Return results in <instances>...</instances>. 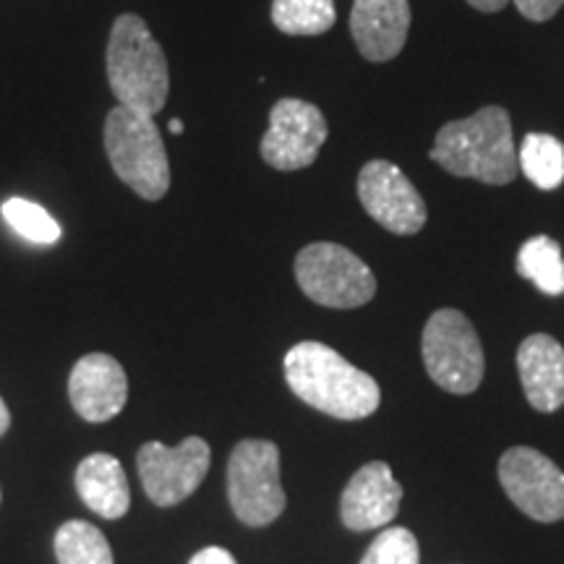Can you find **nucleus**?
I'll use <instances>...</instances> for the list:
<instances>
[{"label":"nucleus","mask_w":564,"mask_h":564,"mask_svg":"<svg viewBox=\"0 0 564 564\" xmlns=\"http://www.w3.org/2000/svg\"><path fill=\"white\" fill-rule=\"evenodd\" d=\"M423 364L434 384L453 394H470L484 379V348L476 327L457 308H440L423 327Z\"/></svg>","instance_id":"nucleus-5"},{"label":"nucleus","mask_w":564,"mask_h":564,"mask_svg":"<svg viewBox=\"0 0 564 564\" xmlns=\"http://www.w3.org/2000/svg\"><path fill=\"white\" fill-rule=\"evenodd\" d=\"M411 30L408 0H356L350 11V34L358 53L371 63H387L403 53Z\"/></svg>","instance_id":"nucleus-14"},{"label":"nucleus","mask_w":564,"mask_h":564,"mask_svg":"<svg viewBox=\"0 0 564 564\" xmlns=\"http://www.w3.org/2000/svg\"><path fill=\"white\" fill-rule=\"evenodd\" d=\"M518 167L541 192H554L564 183V144L552 133H525L518 150Z\"/></svg>","instance_id":"nucleus-17"},{"label":"nucleus","mask_w":564,"mask_h":564,"mask_svg":"<svg viewBox=\"0 0 564 564\" xmlns=\"http://www.w3.org/2000/svg\"><path fill=\"white\" fill-rule=\"evenodd\" d=\"M55 556L58 564H116L108 539L87 520H68L58 528Z\"/></svg>","instance_id":"nucleus-20"},{"label":"nucleus","mask_w":564,"mask_h":564,"mask_svg":"<svg viewBox=\"0 0 564 564\" xmlns=\"http://www.w3.org/2000/svg\"><path fill=\"white\" fill-rule=\"evenodd\" d=\"M105 152L126 186L141 199L158 202L171 188V165L162 133L147 112L112 108L105 121Z\"/></svg>","instance_id":"nucleus-4"},{"label":"nucleus","mask_w":564,"mask_h":564,"mask_svg":"<svg viewBox=\"0 0 564 564\" xmlns=\"http://www.w3.org/2000/svg\"><path fill=\"white\" fill-rule=\"evenodd\" d=\"M327 133V118L316 105L285 97L270 110V129L259 150H262V160L274 171H303L319 158Z\"/></svg>","instance_id":"nucleus-10"},{"label":"nucleus","mask_w":564,"mask_h":564,"mask_svg":"<svg viewBox=\"0 0 564 564\" xmlns=\"http://www.w3.org/2000/svg\"><path fill=\"white\" fill-rule=\"evenodd\" d=\"M468 6H474L476 11H484V13H497L502 11L507 3H512V0H465Z\"/></svg>","instance_id":"nucleus-25"},{"label":"nucleus","mask_w":564,"mask_h":564,"mask_svg":"<svg viewBox=\"0 0 564 564\" xmlns=\"http://www.w3.org/2000/svg\"><path fill=\"white\" fill-rule=\"evenodd\" d=\"M212 463L209 444L188 436L178 447L147 442L137 455V468L147 497L158 507H173L199 489Z\"/></svg>","instance_id":"nucleus-8"},{"label":"nucleus","mask_w":564,"mask_h":564,"mask_svg":"<svg viewBox=\"0 0 564 564\" xmlns=\"http://www.w3.org/2000/svg\"><path fill=\"white\" fill-rule=\"evenodd\" d=\"M288 387L306 405L340 421H361L382 403L377 379L324 343H299L285 356Z\"/></svg>","instance_id":"nucleus-1"},{"label":"nucleus","mask_w":564,"mask_h":564,"mask_svg":"<svg viewBox=\"0 0 564 564\" xmlns=\"http://www.w3.org/2000/svg\"><path fill=\"white\" fill-rule=\"evenodd\" d=\"M499 481L512 505L535 523L564 518V470L539 449H507L499 460Z\"/></svg>","instance_id":"nucleus-9"},{"label":"nucleus","mask_w":564,"mask_h":564,"mask_svg":"<svg viewBox=\"0 0 564 564\" xmlns=\"http://www.w3.org/2000/svg\"><path fill=\"white\" fill-rule=\"evenodd\" d=\"M337 21L335 0H272V24L291 37H316Z\"/></svg>","instance_id":"nucleus-19"},{"label":"nucleus","mask_w":564,"mask_h":564,"mask_svg":"<svg viewBox=\"0 0 564 564\" xmlns=\"http://www.w3.org/2000/svg\"><path fill=\"white\" fill-rule=\"evenodd\" d=\"M76 491L82 502L105 520H121L131 507L123 465L108 453L84 457L76 468Z\"/></svg>","instance_id":"nucleus-16"},{"label":"nucleus","mask_w":564,"mask_h":564,"mask_svg":"<svg viewBox=\"0 0 564 564\" xmlns=\"http://www.w3.org/2000/svg\"><path fill=\"white\" fill-rule=\"evenodd\" d=\"M358 199L384 230L394 236H415L426 225V204L411 178L387 160L366 162L358 173Z\"/></svg>","instance_id":"nucleus-11"},{"label":"nucleus","mask_w":564,"mask_h":564,"mask_svg":"<svg viewBox=\"0 0 564 564\" xmlns=\"http://www.w3.org/2000/svg\"><path fill=\"white\" fill-rule=\"evenodd\" d=\"M518 371L528 403L541 413L564 405V348L552 335H531L518 348Z\"/></svg>","instance_id":"nucleus-15"},{"label":"nucleus","mask_w":564,"mask_h":564,"mask_svg":"<svg viewBox=\"0 0 564 564\" xmlns=\"http://www.w3.org/2000/svg\"><path fill=\"white\" fill-rule=\"evenodd\" d=\"M429 158L455 178L507 186L520 173L510 112L502 105H486L474 116L444 123Z\"/></svg>","instance_id":"nucleus-2"},{"label":"nucleus","mask_w":564,"mask_h":564,"mask_svg":"<svg viewBox=\"0 0 564 564\" xmlns=\"http://www.w3.org/2000/svg\"><path fill=\"white\" fill-rule=\"evenodd\" d=\"M512 3L514 9L523 13V19L541 24V21L554 19L560 13L564 0H512Z\"/></svg>","instance_id":"nucleus-23"},{"label":"nucleus","mask_w":564,"mask_h":564,"mask_svg":"<svg viewBox=\"0 0 564 564\" xmlns=\"http://www.w3.org/2000/svg\"><path fill=\"white\" fill-rule=\"evenodd\" d=\"M228 499L241 523L270 525L285 510L280 484V449L267 440H243L228 460Z\"/></svg>","instance_id":"nucleus-7"},{"label":"nucleus","mask_w":564,"mask_h":564,"mask_svg":"<svg viewBox=\"0 0 564 564\" xmlns=\"http://www.w3.org/2000/svg\"><path fill=\"white\" fill-rule=\"evenodd\" d=\"M518 274L531 280L541 293H564V253L552 236H533L518 251Z\"/></svg>","instance_id":"nucleus-18"},{"label":"nucleus","mask_w":564,"mask_h":564,"mask_svg":"<svg viewBox=\"0 0 564 564\" xmlns=\"http://www.w3.org/2000/svg\"><path fill=\"white\" fill-rule=\"evenodd\" d=\"M167 131H171L173 137H181V133H183V121H181V118H171V123H167Z\"/></svg>","instance_id":"nucleus-27"},{"label":"nucleus","mask_w":564,"mask_h":564,"mask_svg":"<svg viewBox=\"0 0 564 564\" xmlns=\"http://www.w3.org/2000/svg\"><path fill=\"white\" fill-rule=\"evenodd\" d=\"M403 486L392 468L382 460L366 463L345 486L340 499V518L348 531H377L392 523L400 512Z\"/></svg>","instance_id":"nucleus-13"},{"label":"nucleus","mask_w":564,"mask_h":564,"mask_svg":"<svg viewBox=\"0 0 564 564\" xmlns=\"http://www.w3.org/2000/svg\"><path fill=\"white\" fill-rule=\"evenodd\" d=\"M68 398L84 421L105 423L116 419L129 400V379L123 366L108 352L82 356L70 369Z\"/></svg>","instance_id":"nucleus-12"},{"label":"nucleus","mask_w":564,"mask_h":564,"mask_svg":"<svg viewBox=\"0 0 564 564\" xmlns=\"http://www.w3.org/2000/svg\"><path fill=\"white\" fill-rule=\"evenodd\" d=\"M0 215H3V220L9 223L21 238H26L30 243L53 246V243H58L63 236L61 225L51 215V212L30 199H19V196L6 199L3 207H0Z\"/></svg>","instance_id":"nucleus-21"},{"label":"nucleus","mask_w":564,"mask_h":564,"mask_svg":"<svg viewBox=\"0 0 564 564\" xmlns=\"http://www.w3.org/2000/svg\"><path fill=\"white\" fill-rule=\"evenodd\" d=\"M188 564H238V562H236V556L228 552V549L207 546V549H202L199 554H194Z\"/></svg>","instance_id":"nucleus-24"},{"label":"nucleus","mask_w":564,"mask_h":564,"mask_svg":"<svg viewBox=\"0 0 564 564\" xmlns=\"http://www.w3.org/2000/svg\"><path fill=\"white\" fill-rule=\"evenodd\" d=\"M11 429V413H9V405L3 403V398H0V436Z\"/></svg>","instance_id":"nucleus-26"},{"label":"nucleus","mask_w":564,"mask_h":564,"mask_svg":"<svg viewBox=\"0 0 564 564\" xmlns=\"http://www.w3.org/2000/svg\"><path fill=\"white\" fill-rule=\"evenodd\" d=\"M0 497H3V494H0Z\"/></svg>","instance_id":"nucleus-28"},{"label":"nucleus","mask_w":564,"mask_h":564,"mask_svg":"<svg viewBox=\"0 0 564 564\" xmlns=\"http://www.w3.org/2000/svg\"><path fill=\"white\" fill-rule=\"evenodd\" d=\"M108 82L118 105L158 116L171 91V74L160 42L137 13L116 19L108 42Z\"/></svg>","instance_id":"nucleus-3"},{"label":"nucleus","mask_w":564,"mask_h":564,"mask_svg":"<svg viewBox=\"0 0 564 564\" xmlns=\"http://www.w3.org/2000/svg\"><path fill=\"white\" fill-rule=\"evenodd\" d=\"M361 564H421L419 539L408 528H384L366 549Z\"/></svg>","instance_id":"nucleus-22"},{"label":"nucleus","mask_w":564,"mask_h":564,"mask_svg":"<svg viewBox=\"0 0 564 564\" xmlns=\"http://www.w3.org/2000/svg\"><path fill=\"white\" fill-rule=\"evenodd\" d=\"M295 280L306 299L327 308H358L377 295V278L340 243H308L295 257Z\"/></svg>","instance_id":"nucleus-6"}]
</instances>
